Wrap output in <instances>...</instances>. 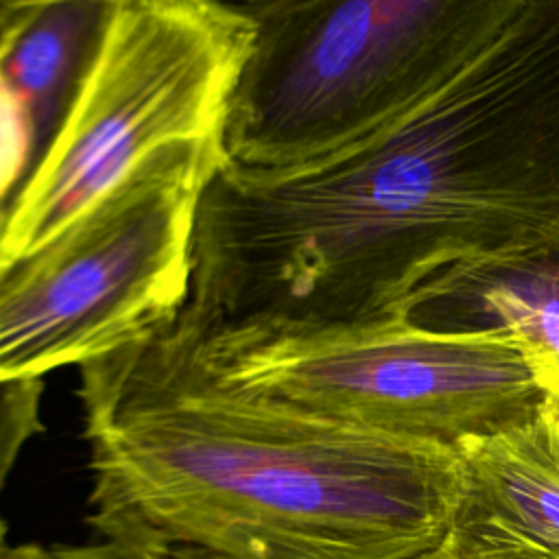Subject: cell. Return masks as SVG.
<instances>
[{
  "label": "cell",
  "instance_id": "obj_14",
  "mask_svg": "<svg viewBox=\"0 0 559 559\" xmlns=\"http://www.w3.org/2000/svg\"><path fill=\"white\" fill-rule=\"evenodd\" d=\"M9 546H11V544H9V537H7V524H4V520L0 518V559L4 557V552H7Z\"/></svg>",
  "mask_w": 559,
  "mask_h": 559
},
{
  "label": "cell",
  "instance_id": "obj_18",
  "mask_svg": "<svg viewBox=\"0 0 559 559\" xmlns=\"http://www.w3.org/2000/svg\"><path fill=\"white\" fill-rule=\"evenodd\" d=\"M419 559H432V557H428V555H424V557H419Z\"/></svg>",
  "mask_w": 559,
  "mask_h": 559
},
{
  "label": "cell",
  "instance_id": "obj_1",
  "mask_svg": "<svg viewBox=\"0 0 559 559\" xmlns=\"http://www.w3.org/2000/svg\"><path fill=\"white\" fill-rule=\"evenodd\" d=\"M559 264V0H518L408 111L325 157L205 186L186 310L223 325L413 317L463 277Z\"/></svg>",
  "mask_w": 559,
  "mask_h": 559
},
{
  "label": "cell",
  "instance_id": "obj_6",
  "mask_svg": "<svg viewBox=\"0 0 559 559\" xmlns=\"http://www.w3.org/2000/svg\"><path fill=\"white\" fill-rule=\"evenodd\" d=\"M223 140L177 144L39 249L0 266V389L140 343L183 310L199 203Z\"/></svg>",
  "mask_w": 559,
  "mask_h": 559
},
{
  "label": "cell",
  "instance_id": "obj_4",
  "mask_svg": "<svg viewBox=\"0 0 559 559\" xmlns=\"http://www.w3.org/2000/svg\"><path fill=\"white\" fill-rule=\"evenodd\" d=\"M199 365L227 386L373 430L456 448L548 400L528 345L500 328L413 317L347 325H223L177 314Z\"/></svg>",
  "mask_w": 559,
  "mask_h": 559
},
{
  "label": "cell",
  "instance_id": "obj_10",
  "mask_svg": "<svg viewBox=\"0 0 559 559\" xmlns=\"http://www.w3.org/2000/svg\"><path fill=\"white\" fill-rule=\"evenodd\" d=\"M35 162L31 124L0 79V205H7Z\"/></svg>",
  "mask_w": 559,
  "mask_h": 559
},
{
  "label": "cell",
  "instance_id": "obj_3",
  "mask_svg": "<svg viewBox=\"0 0 559 559\" xmlns=\"http://www.w3.org/2000/svg\"><path fill=\"white\" fill-rule=\"evenodd\" d=\"M515 2H247L255 33L223 131L229 164L280 170L358 142L450 79Z\"/></svg>",
  "mask_w": 559,
  "mask_h": 559
},
{
  "label": "cell",
  "instance_id": "obj_9",
  "mask_svg": "<svg viewBox=\"0 0 559 559\" xmlns=\"http://www.w3.org/2000/svg\"><path fill=\"white\" fill-rule=\"evenodd\" d=\"M44 384L28 382L0 389V491L4 489L20 452L44 430L41 424Z\"/></svg>",
  "mask_w": 559,
  "mask_h": 559
},
{
  "label": "cell",
  "instance_id": "obj_13",
  "mask_svg": "<svg viewBox=\"0 0 559 559\" xmlns=\"http://www.w3.org/2000/svg\"><path fill=\"white\" fill-rule=\"evenodd\" d=\"M2 559H46V548L37 544H11Z\"/></svg>",
  "mask_w": 559,
  "mask_h": 559
},
{
  "label": "cell",
  "instance_id": "obj_17",
  "mask_svg": "<svg viewBox=\"0 0 559 559\" xmlns=\"http://www.w3.org/2000/svg\"><path fill=\"white\" fill-rule=\"evenodd\" d=\"M4 207H7V205H0V223H2V216H4Z\"/></svg>",
  "mask_w": 559,
  "mask_h": 559
},
{
  "label": "cell",
  "instance_id": "obj_7",
  "mask_svg": "<svg viewBox=\"0 0 559 559\" xmlns=\"http://www.w3.org/2000/svg\"><path fill=\"white\" fill-rule=\"evenodd\" d=\"M463 496L432 559H559V402L454 448Z\"/></svg>",
  "mask_w": 559,
  "mask_h": 559
},
{
  "label": "cell",
  "instance_id": "obj_5",
  "mask_svg": "<svg viewBox=\"0 0 559 559\" xmlns=\"http://www.w3.org/2000/svg\"><path fill=\"white\" fill-rule=\"evenodd\" d=\"M253 33L247 2L111 0L63 120L4 207L0 266L46 245L157 153L223 140Z\"/></svg>",
  "mask_w": 559,
  "mask_h": 559
},
{
  "label": "cell",
  "instance_id": "obj_8",
  "mask_svg": "<svg viewBox=\"0 0 559 559\" xmlns=\"http://www.w3.org/2000/svg\"><path fill=\"white\" fill-rule=\"evenodd\" d=\"M109 7L111 0L37 2L0 57V79L31 124L35 162L90 68Z\"/></svg>",
  "mask_w": 559,
  "mask_h": 559
},
{
  "label": "cell",
  "instance_id": "obj_11",
  "mask_svg": "<svg viewBox=\"0 0 559 559\" xmlns=\"http://www.w3.org/2000/svg\"><path fill=\"white\" fill-rule=\"evenodd\" d=\"M46 559H183V557L164 555L138 544L100 537L98 542H92V544L46 548Z\"/></svg>",
  "mask_w": 559,
  "mask_h": 559
},
{
  "label": "cell",
  "instance_id": "obj_16",
  "mask_svg": "<svg viewBox=\"0 0 559 559\" xmlns=\"http://www.w3.org/2000/svg\"><path fill=\"white\" fill-rule=\"evenodd\" d=\"M548 393H550V395H552V397L559 402V386H552Z\"/></svg>",
  "mask_w": 559,
  "mask_h": 559
},
{
  "label": "cell",
  "instance_id": "obj_15",
  "mask_svg": "<svg viewBox=\"0 0 559 559\" xmlns=\"http://www.w3.org/2000/svg\"><path fill=\"white\" fill-rule=\"evenodd\" d=\"M544 380H546V389L552 386V384H559V378H555V376H546Z\"/></svg>",
  "mask_w": 559,
  "mask_h": 559
},
{
  "label": "cell",
  "instance_id": "obj_12",
  "mask_svg": "<svg viewBox=\"0 0 559 559\" xmlns=\"http://www.w3.org/2000/svg\"><path fill=\"white\" fill-rule=\"evenodd\" d=\"M37 2H9L0 0V57L17 35V31L28 22Z\"/></svg>",
  "mask_w": 559,
  "mask_h": 559
},
{
  "label": "cell",
  "instance_id": "obj_2",
  "mask_svg": "<svg viewBox=\"0 0 559 559\" xmlns=\"http://www.w3.org/2000/svg\"><path fill=\"white\" fill-rule=\"evenodd\" d=\"M87 522L183 559H419L463 496L454 448L242 393L170 321L79 367Z\"/></svg>",
  "mask_w": 559,
  "mask_h": 559
}]
</instances>
